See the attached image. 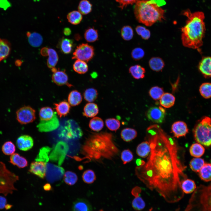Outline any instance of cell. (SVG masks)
<instances>
[{
  "label": "cell",
  "mask_w": 211,
  "mask_h": 211,
  "mask_svg": "<svg viewBox=\"0 0 211 211\" xmlns=\"http://www.w3.org/2000/svg\"><path fill=\"white\" fill-rule=\"evenodd\" d=\"M199 68L205 77H211V57H203L200 62Z\"/></svg>",
  "instance_id": "22"
},
{
  "label": "cell",
  "mask_w": 211,
  "mask_h": 211,
  "mask_svg": "<svg viewBox=\"0 0 211 211\" xmlns=\"http://www.w3.org/2000/svg\"><path fill=\"white\" fill-rule=\"evenodd\" d=\"M98 31L94 28L90 27L85 31L84 37L86 41L89 42H94L98 39Z\"/></svg>",
  "instance_id": "41"
},
{
  "label": "cell",
  "mask_w": 211,
  "mask_h": 211,
  "mask_svg": "<svg viewBox=\"0 0 211 211\" xmlns=\"http://www.w3.org/2000/svg\"><path fill=\"white\" fill-rule=\"evenodd\" d=\"M82 15L78 11H73L68 14L67 18L70 23L76 25L79 24L82 21Z\"/></svg>",
  "instance_id": "38"
},
{
  "label": "cell",
  "mask_w": 211,
  "mask_h": 211,
  "mask_svg": "<svg viewBox=\"0 0 211 211\" xmlns=\"http://www.w3.org/2000/svg\"><path fill=\"white\" fill-rule=\"evenodd\" d=\"M41 53L43 56H48L47 61V67L51 69L54 67L57 64L59 59L56 51L52 48L44 47L42 49Z\"/></svg>",
  "instance_id": "17"
},
{
  "label": "cell",
  "mask_w": 211,
  "mask_h": 211,
  "mask_svg": "<svg viewBox=\"0 0 211 211\" xmlns=\"http://www.w3.org/2000/svg\"><path fill=\"white\" fill-rule=\"evenodd\" d=\"M184 211H211V184L196 188Z\"/></svg>",
  "instance_id": "5"
},
{
  "label": "cell",
  "mask_w": 211,
  "mask_h": 211,
  "mask_svg": "<svg viewBox=\"0 0 211 211\" xmlns=\"http://www.w3.org/2000/svg\"><path fill=\"white\" fill-rule=\"evenodd\" d=\"M34 141L33 138L28 135H23L19 137L17 139L16 144L21 150L27 151L33 147Z\"/></svg>",
  "instance_id": "18"
},
{
  "label": "cell",
  "mask_w": 211,
  "mask_h": 211,
  "mask_svg": "<svg viewBox=\"0 0 211 211\" xmlns=\"http://www.w3.org/2000/svg\"><path fill=\"white\" fill-rule=\"evenodd\" d=\"M64 172V169L50 163L46 164V177L48 181L53 183L60 180Z\"/></svg>",
  "instance_id": "13"
},
{
  "label": "cell",
  "mask_w": 211,
  "mask_h": 211,
  "mask_svg": "<svg viewBox=\"0 0 211 211\" xmlns=\"http://www.w3.org/2000/svg\"><path fill=\"white\" fill-rule=\"evenodd\" d=\"M145 54L144 50L140 47L133 49L131 52L132 58L135 60H138L142 59Z\"/></svg>",
  "instance_id": "55"
},
{
  "label": "cell",
  "mask_w": 211,
  "mask_h": 211,
  "mask_svg": "<svg viewBox=\"0 0 211 211\" xmlns=\"http://www.w3.org/2000/svg\"><path fill=\"white\" fill-rule=\"evenodd\" d=\"M46 170V163L41 161L32 162L29 170L30 173L42 179L45 176Z\"/></svg>",
  "instance_id": "15"
},
{
  "label": "cell",
  "mask_w": 211,
  "mask_h": 211,
  "mask_svg": "<svg viewBox=\"0 0 211 211\" xmlns=\"http://www.w3.org/2000/svg\"><path fill=\"white\" fill-rule=\"evenodd\" d=\"M52 148L48 146L41 148L35 160L36 161H41L47 163L49 160V156Z\"/></svg>",
  "instance_id": "37"
},
{
  "label": "cell",
  "mask_w": 211,
  "mask_h": 211,
  "mask_svg": "<svg viewBox=\"0 0 211 211\" xmlns=\"http://www.w3.org/2000/svg\"><path fill=\"white\" fill-rule=\"evenodd\" d=\"M164 93L163 89L158 86L152 87L149 91V94L150 97L155 100L160 99Z\"/></svg>",
  "instance_id": "49"
},
{
  "label": "cell",
  "mask_w": 211,
  "mask_h": 211,
  "mask_svg": "<svg viewBox=\"0 0 211 211\" xmlns=\"http://www.w3.org/2000/svg\"><path fill=\"white\" fill-rule=\"evenodd\" d=\"M94 54V49L92 46L87 43H82L76 47L72 59L87 62L93 58Z\"/></svg>",
  "instance_id": "11"
},
{
  "label": "cell",
  "mask_w": 211,
  "mask_h": 211,
  "mask_svg": "<svg viewBox=\"0 0 211 211\" xmlns=\"http://www.w3.org/2000/svg\"><path fill=\"white\" fill-rule=\"evenodd\" d=\"M181 187L183 192L186 194L194 192L196 188L195 182L192 180L187 178L182 181Z\"/></svg>",
  "instance_id": "35"
},
{
  "label": "cell",
  "mask_w": 211,
  "mask_h": 211,
  "mask_svg": "<svg viewBox=\"0 0 211 211\" xmlns=\"http://www.w3.org/2000/svg\"><path fill=\"white\" fill-rule=\"evenodd\" d=\"M78 177L74 172L69 171H66L64 175V180L67 184L72 186L74 185L77 181Z\"/></svg>",
  "instance_id": "46"
},
{
  "label": "cell",
  "mask_w": 211,
  "mask_h": 211,
  "mask_svg": "<svg viewBox=\"0 0 211 211\" xmlns=\"http://www.w3.org/2000/svg\"><path fill=\"white\" fill-rule=\"evenodd\" d=\"M152 208H151L150 209L149 211H152Z\"/></svg>",
  "instance_id": "63"
},
{
  "label": "cell",
  "mask_w": 211,
  "mask_h": 211,
  "mask_svg": "<svg viewBox=\"0 0 211 211\" xmlns=\"http://www.w3.org/2000/svg\"><path fill=\"white\" fill-rule=\"evenodd\" d=\"M73 69L76 73L80 74H83L88 71V67L86 62L77 59L73 64Z\"/></svg>",
  "instance_id": "42"
},
{
  "label": "cell",
  "mask_w": 211,
  "mask_h": 211,
  "mask_svg": "<svg viewBox=\"0 0 211 211\" xmlns=\"http://www.w3.org/2000/svg\"><path fill=\"white\" fill-rule=\"evenodd\" d=\"M26 35L29 43L32 47H38L42 44L43 38L39 33L35 32L31 33L28 32Z\"/></svg>",
  "instance_id": "27"
},
{
  "label": "cell",
  "mask_w": 211,
  "mask_h": 211,
  "mask_svg": "<svg viewBox=\"0 0 211 211\" xmlns=\"http://www.w3.org/2000/svg\"><path fill=\"white\" fill-rule=\"evenodd\" d=\"M183 15L187 18L185 25L181 28V40L185 47L200 51L203 44L205 28L204 13L202 12H192L187 9Z\"/></svg>",
  "instance_id": "2"
},
{
  "label": "cell",
  "mask_w": 211,
  "mask_h": 211,
  "mask_svg": "<svg viewBox=\"0 0 211 211\" xmlns=\"http://www.w3.org/2000/svg\"><path fill=\"white\" fill-rule=\"evenodd\" d=\"M195 140L203 146H211V119L205 116L197 121L193 129Z\"/></svg>",
  "instance_id": "6"
},
{
  "label": "cell",
  "mask_w": 211,
  "mask_h": 211,
  "mask_svg": "<svg viewBox=\"0 0 211 211\" xmlns=\"http://www.w3.org/2000/svg\"><path fill=\"white\" fill-rule=\"evenodd\" d=\"M99 112L97 105L94 103H89L84 106L83 109V115L87 118H93Z\"/></svg>",
  "instance_id": "26"
},
{
  "label": "cell",
  "mask_w": 211,
  "mask_h": 211,
  "mask_svg": "<svg viewBox=\"0 0 211 211\" xmlns=\"http://www.w3.org/2000/svg\"><path fill=\"white\" fill-rule=\"evenodd\" d=\"M69 149V146L65 142L59 141L52 148L49 156V160L61 166L63 163Z\"/></svg>",
  "instance_id": "10"
},
{
  "label": "cell",
  "mask_w": 211,
  "mask_h": 211,
  "mask_svg": "<svg viewBox=\"0 0 211 211\" xmlns=\"http://www.w3.org/2000/svg\"><path fill=\"white\" fill-rule=\"evenodd\" d=\"M175 98L172 94L164 93L160 99V103L163 107L169 108L172 107L175 103Z\"/></svg>",
  "instance_id": "28"
},
{
  "label": "cell",
  "mask_w": 211,
  "mask_h": 211,
  "mask_svg": "<svg viewBox=\"0 0 211 211\" xmlns=\"http://www.w3.org/2000/svg\"><path fill=\"white\" fill-rule=\"evenodd\" d=\"M39 122L37 127L41 132H47L53 131L59 125L56 112L49 107L41 108L39 112Z\"/></svg>",
  "instance_id": "7"
},
{
  "label": "cell",
  "mask_w": 211,
  "mask_h": 211,
  "mask_svg": "<svg viewBox=\"0 0 211 211\" xmlns=\"http://www.w3.org/2000/svg\"><path fill=\"white\" fill-rule=\"evenodd\" d=\"M44 189L47 191H49L52 190L51 185L49 183L45 184L43 187Z\"/></svg>",
  "instance_id": "59"
},
{
  "label": "cell",
  "mask_w": 211,
  "mask_h": 211,
  "mask_svg": "<svg viewBox=\"0 0 211 211\" xmlns=\"http://www.w3.org/2000/svg\"><path fill=\"white\" fill-rule=\"evenodd\" d=\"M98 96V91L96 89L94 88L87 89L84 93V99L89 103H92L95 101Z\"/></svg>",
  "instance_id": "45"
},
{
  "label": "cell",
  "mask_w": 211,
  "mask_h": 211,
  "mask_svg": "<svg viewBox=\"0 0 211 211\" xmlns=\"http://www.w3.org/2000/svg\"><path fill=\"white\" fill-rule=\"evenodd\" d=\"M199 92L201 95L204 98L207 99L211 97V84L204 83L199 88Z\"/></svg>",
  "instance_id": "48"
},
{
  "label": "cell",
  "mask_w": 211,
  "mask_h": 211,
  "mask_svg": "<svg viewBox=\"0 0 211 211\" xmlns=\"http://www.w3.org/2000/svg\"><path fill=\"white\" fill-rule=\"evenodd\" d=\"M78 9L82 15H87L91 11L92 5L88 0H81L79 3Z\"/></svg>",
  "instance_id": "43"
},
{
  "label": "cell",
  "mask_w": 211,
  "mask_h": 211,
  "mask_svg": "<svg viewBox=\"0 0 211 211\" xmlns=\"http://www.w3.org/2000/svg\"><path fill=\"white\" fill-rule=\"evenodd\" d=\"M12 205L7 203L5 206V208L6 210H8L11 209L12 207Z\"/></svg>",
  "instance_id": "62"
},
{
  "label": "cell",
  "mask_w": 211,
  "mask_h": 211,
  "mask_svg": "<svg viewBox=\"0 0 211 211\" xmlns=\"http://www.w3.org/2000/svg\"><path fill=\"white\" fill-rule=\"evenodd\" d=\"M150 152L144 165L136 167L135 173L139 180L152 190H154L170 203L183 197L181 187L186 179L184 172L186 166L179 157L175 141L158 125L147 130Z\"/></svg>",
  "instance_id": "1"
},
{
  "label": "cell",
  "mask_w": 211,
  "mask_h": 211,
  "mask_svg": "<svg viewBox=\"0 0 211 211\" xmlns=\"http://www.w3.org/2000/svg\"><path fill=\"white\" fill-rule=\"evenodd\" d=\"M73 44L72 40L67 38H63L59 45L61 51L65 54L70 53L72 49Z\"/></svg>",
  "instance_id": "40"
},
{
  "label": "cell",
  "mask_w": 211,
  "mask_h": 211,
  "mask_svg": "<svg viewBox=\"0 0 211 211\" xmlns=\"http://www.w3.org/2000/svg\"><path fill=\"white\" fill-rule=\"evenodd\" d=\"M19 180V177L6 168L5 164L0 161V194L7 196L17 190L14 183Z\"/></svg>",
  "instance_id": "8"
},
{
  "label": "cell",
  "mask_w": 211,
  "mask_h": 211,
  "mask_svg": "<svg viewBox=\"0 0 211 211\" xmlns=\"http://www.w3.org/2000/svg\"><path fill=\"white\" fill-rule=\"evenodd\" d=\"M1 149L3 153L7 155H11L16 151V147L11 141L5 142L2 145Z\"/></svg>",
  "instance_id": "51"
},
{
  "label": "cell",
  "mask_w": 211,
  "mask_h": 211,
  "mask_svg": "<svg viewBox=\"0 0 211 211\" xmlns=\"http://www.w3.org/2000/svg\"><path fill=\"white\" fill-rule=\"evenodd\" d=\"M105 123L107 127L112 131H116L120 126V121L114 118L107 119L105 121Z\"/></svg>",
  "instance_id": "52"
},
{
  "label": "cell",
  "mask_w": 211,
  "mask_h": 211,
  "mask_svg": "<svg viewBox=\"0 0 211 211\" xmlns=\"http://www.w3.org/2000/svg\"><path fill=\"white\" fill-rule=\"evenodd\" d=\"M9 162L20 168H24L28 165V162L27 159L17 153H14L11 155Z\"/></svg>",
  "instance_id": "25"
},
{
  "label": "cell",
  "mask_w": 211,
  "mask_h": 211,
  "mask_svg": "<svg viewBox=\"0 0 211 211\" xmlns=\"http://www.w3.org/2000/svg\"><path fill=\"white\" fill-rule=\"evenodd\" d=\"M189 152L190 154L195 157H200L205 152V149L201 144L196 143L193 144L190 147Z\"/></svg>",
  "instance_id": "36"
},
{
  "label": "cell",
  "mask_w": 211,
  "mask_h": 211,
  "mask_svg": "<svg viewBox=\"0 0 211 211\" xmlns=\"http://www.w3.org/2000/svg\"><path fill=\"white\" fill-rule=\"evenodd\" d=\"M205 164L203 159L200 157H195L190 161L189 165L193 171L198 172Z\"/></svg>",
  "instance_id": "44"
},
{
  "label": "cell",
  "mask_w": 211,
  "mask_h": 211,
  "mask_svg": "<svg viewBox=\"0 0 211 211\" xmlns=\"http://www.w3.org/2000/svg\"><path fill=\"white\" fill-rule=\"evenodd\" d=\"M16 119L21 124H26L33 122L36 118L35 110L29 106H25L16 112Z\"/></svg>",
  "instance_id": "12"
},
{
  "label": "cell",
  "mask_w": 211,
  "mask_h": 211,
  "mask_svg": "<svg viewBox=\"0 0 211 211\" xmlns=\"http://www.w3.org/2000/svg\"><path fill=\"white\" fill-rule=\"evenodd\" d=\"M145 162L140 159H137L136 163L137 166H142L144 164Z\"/></svg>",
  "instance_id": "58"
},
{
  "label": "cell",
  "mask_w": 211,
  "mask_h": 211,
  "mask_svg": "<svg viewBox=\"0 0 211 211\" xmlns=\"http://www.w3.org/2000/svg\"><path fill=\"white\" fill-rule=\"evenodd\" d=\"M54 105L56 113L60 118L66 116L69 113L70 105L67 101H63Z\"/></svg>",
  "instance_id": "24"
},
{
  "label": "cell",
  "mask_w": 211,
  "mask_h": 211,
  "mask_svg": "<svg viewBox=\"0 0 211 211\" xmlns=\"http://www.w3.org/2000/svg\"><path fill=\"white\" fill-rule=\"evenodd\" d=\"M121 159L123 164H125L131 161L133 159V156L132 152L129 149L123 150L121 153Z\"/></svg>",
  "instance_id": "54"
},
{
  "label": "cell",
  "mask_w": 211,
  "mask_h": 211,
  "mask_svg": "<svg viewBox=\"0 0 211 211\" xmlns=\"http://www.w3.org/2000/svg\"></svg>",
  "instance_id": "64"
},
{
  "label": "cell",
  "mask_w": 211,
  "mask_h": 211,
  "mask_svg": "<svg viewBox=\"0 0 211 211\" xmlns=\"http://www.w3.org/2000/svg\"><path fill=\"white\" fill-rule=\"evenodd\" d=\"M7 204L6 198L4 196L0 195V210L5 208V206Z\"/></svg>",
  "instance_id": "57"
},
{
  "label": "cell",
  "mask_w": 211,
  "mask_h": 211,
  "mask_svg": "<svg viewBox=\"0 0 211 211\" xmlns=\"http://www.w3.org/2000/svg\"><path fill=\"white\" fill-rule=\"evenodd\" d=\"M66 124L61 129L59 136L66 139H78L82 136L83 133L77 123L73 120L67 122Z\"/></svg>",
  "instance_id": "9"
},
{
  "label": "cell",
  "mask_w": 211,
  "mask_h": 211,
  "mask_svg": "<svg viewBox=\"0 0 211 211\" xmlns=\"http://www.w3.org/2000/svg\"><path fill=\"white\" fill-rule=\"evenodd\" d=\"M198 172L202 180L206 182L211 181V164L205 163Z\"/></svg>",
  "instance_id": "34"
},
{
  "label": "cell",
  "mask_w": 211,
  "mask_h": 211,
  "mask_svg": "<svg viewBox=\"0 0 211 211\" xmlns=\"http://www.w3.org/2000/svg\"><path fill=\"white\" fill-rule=\"evenodd\" d=\"M52 78L53 82L58 86L66 85L71 87L72 85L68 82V76L65 71L57 70L54 72L52 75Z\"/></svg>",
  "instance_id": "19"
},
{
  "label": "cell",
  "mask_w": 211,
  "mask_h": 211,
  "mask_svg": "<svg viewBox=\"0 0 211 211\" xmlns=\"http://www.w3.org/2000/svg\"><path fill=\"white\" fill-rule=\"evenodd\" d=\"M137 33L143 39H148L151 36L150 30L144 26L140 25L137 26L135 28Z\"/></svg>",
  "instance_id": "53"
},
{
  "label": "cell",
  "mask_w": 211,
  "mask_h": 211,
  "mask_svg": "<svg viewBox=\"0 0 211 211\" xmlns=\"http://www.w3.org/2000/svg\"><path fill=\"white\" fill-rule=\"evenodd\" d=\"M141 191L140 188L138 186L133 188L131 191V193L135 197L132 202V206L133 208L137 211L142 210L145 206L144 201L139 195Z\"/></svg>",
  "instance_id": "20"
},
{
  "label": "cell",
  "mask_w": 211,
  "mask_h": 211,
  "mask_svg": "<svg viewBox=\"0 0 211 211\" xmlns=\"http://www.w3.org/2000/svg\"><path fill=\"white\" fill-rule=\"evenodd\" d=\"M63 33L65 35H69L71 33V30L69 28H66L63 30Z\"/></svg>",
  "instance_id": "60"
},
{
  "label": "cell",
  "mask_w": 211,
  "mask_h": 211,
  "mask_svg": "<svg viewBox=\"0 0 211 211\" xmlns=\"http://www.w3.org/2000/svg\"><path fill=\"white\" fill-rule=\"evenodd\" d=\"M129 71V73L135 79H142L144 77L145 69L139 64H136L130 67Z\"/></svg>",
  "instance_id": "30"
},
{
  "label": "cell",
  "mask_w": 211,
  "mask_h": 211,
  "mask_svg": "<svg viewBox=\"0 0 211 211\" xmlns=\"http://www.w3.org/2000/svg\"><path fill=\"white\" fill-rule=\"evenodd\" d=\"M121 35L122 39L125 40L129 41L131 40L134 35L132 28L129 25L124 26L121 29Z\"/></svg>",
  "instance_id": "47"
},
{
  "label": "cell",
  "mask_w": 211,
  "mask_h": 211,
  "mask_svg": "<svg viewBox=\"0 0 211 211\" xmlns=\"http://www.w3.org/2000/svg\"><path fill=\"white\" fill-rule=\"evenodd\" d=\"M149 64L152 70L156 72L161 71L165 66L163 60L159 57L151 58L149 61Z\"/></svg>",
  "instance_id": "29"
},
{
  "label": "cell",
  "mask_w": 211,
  "mask_h": 211,
  "mask_svg": "<svg viewBox=\"0 0 211 211\" xmlns=\"http://www.w3.org/2000/svg\"><path fill=\"white\" fill-rule=\"evenodd\" d=\"M171 130L174 137L177 138L185 136L188 132L186 124L182 121L174 122L171 126Z\"/></svg>",
  "instance_id": "16"
},
{
  "label": "cell",
  "mask_w": 211,
  "mask_h": 211,
  "mask_svg": "<svg viewBox=\"0 0 211 211\" xmlns=\"http://www.w3.org/2000/svg\"><path fill=\"white\" fill-rule=\"evenodd\" d=\"M155 0H140L135 4L134 13L137 20L150 26L164 19L165 11Z\"/></svg>",
  "instance_id": "4"
},
{
  "label": "cell",
  "mask_w": 211,
  "mask_h": 211,
  "mask_svg": "<svg viewBox=\"0 0 211 211\" xmlns=\"http://www.w3.org/2000/svg\"><path fill=\"white\" fill-rule=\"evenodd\" d=\"M137 135V131L134 129L130 128L123 129L120 133L121 138L126 142L131 141L134 139Z\"/></svg>",
  "instance_id": "33"
},
{
  "label": "cell",
  "mask_w": 211,
  "mask_h": 211,
  "mask_svg": "<svg viewBox=\"0 0 211 211\" xmlns=\"http://www.w3.org/2000/svg\"><path fill=\"white\" fill-rule=\"evenodd\" d=\"M82 96L81 93L76 90L71 91L68 97V101L70 105L74 106L78 105L82 102Z\"/></svg>",
  "instance_id": "32"
},
{
  "label": "cell",
  "mask_w": 211,
  "mask_h": 211,
  "mask_svg": "<svg viewBox=\"0 0 211 211\" xmlns=\"http://www.w3.org/2000/svg\"><path fill=\"white\" fill-rule=\"evenodd\" d=\"M166 114L165 109L161 106L152 107L146 113V116L149 120L157 123H161L164 121Z\"/></svg>",
  "instance_id": "14"
},
{
  "label": "cell",
  "mask_w": 211,
  "mask_h": 211,
  "mask_svg": "<svg viewBox=\"0 0 211 211\" xmlns=\"http://www.w3.org/2000/svg\"><path fill=\"white\" fill-rule=\"evenodd\" d=\"M119 4V7L122 9L129 5L136 4L140 0H115Z\"/></svg>",
  "instance_id": "56"
},
{
  "label": "cell",
  "mask_w": 211,
  "mask_h": 211,
  "mask_svg": "<svg viewBox=\"0 0 211 211\" xmlns=\"http://www.w3.org/2000/svg\"><path fill=\"white\" fill-rule=\"evenodd\" d=\"M11 49V44L7 40L0 38V62L8 56Z\"/></svg>",
  "instance_id": "23"
},
{
  "label": "cell",
  "mask_w": 211,
  "mask_h": 211,
  "mask_svg": "<svg viewBox=\"0 0 211 211\" xmlns=\"http://www.w3.org/2000/svg\"><path fill=\"white\" fill-rule=\"evenodd\" d=\"M82 178L84 182L87 184L93 183L96 179L95 173L91 169L85 171L83 173Z\"/></svg>",
  "instance_id": "50"
},
{
  "label": "cell",
  "mask_w": 211,
  "mask_h": 211,
  "mask_svg": "<svg viewBox=\"0 0 211 211\" xmlns=\"http://www.w3.org/2000/svg\"><path fill=\"white\" fill-rule=\"evenodd\" d=\"M89 126L92 130L98 132L103 128L104 122L101 118L97 117H94L90 121Z\"/></svg>",
  "instance_id": "39"
},
{
  "label": "cell",
  "mask_w": 211,
  "mask_h": 211,
  "mask_svg": "<svg viewBox=\"0 0 211 211\" xmlns=\"http://www.w3.org/2000/svg\"><path fill=\"white\" fill-rule=\"evenodd\" d=\"M22 62L20 60L17 59L15 62V64L16 66H19L21 65Z\"/></svg>",
  "instance_id": "61"
},
{
  "label": "cell",
  "mask_w": 211,
  "mask_h": 211,
  "mask_svg": "<svg viewBox=\"0 0 211 211\" xmlns=\"http://www.w3.org/2000/svg\"><path fill=\"white\" fill-rule=\"evenodd\" d=\"M136 153L139 156L145 158L147 157L150 152V147L148 141L143 142L139 144L136 149Z\"/></svg>",
  "instance_id": "31"
},
{
  "label": "cell",
  "mask_w": 211,
  "mask_h": 211,
  "mask_svg": "<svg viewBox=\"0 0 211 211\" xmlns=\"http://www.w3.org/2000/svg\"><path fill=\"white\" fill-rule=\"evenodd\" d=\"M82 149L85 154L96 159L101 156L111 159L118 152L113 142L112 134L105 132L92 134L87 139Z\"/></svg>",
  "instance_id": "3"
},
{
  "label": "cell",
  "mask_w": 211,
  "mask_h": 211,
  "mask_svg": "<svg viewBox=\"0 0 211 211\" xmlns=\"http://www.w3.org/2000/svg\"><path fill=\"white\" fill-rule=\"evenodd\" d=\"M71 211H92V209L87 200L79 198L74 202Z\"/></svg>",
  "instance_id": "21"
}]
</instances>
